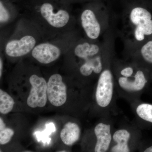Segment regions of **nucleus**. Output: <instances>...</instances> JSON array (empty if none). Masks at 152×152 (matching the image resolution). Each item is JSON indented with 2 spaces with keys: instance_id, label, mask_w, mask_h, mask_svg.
<instances>
[{
  "instance_id": "obj_22",
  "label": "nucleus",
  "mask_w": 152,
  "mask_h": 152,
  "mask_svg": "<svg viewBox=\"0 0 152 152\" xmlns=\"http://www.w3.org/2000/svg\"><path fill=\"white\" fill-rule=\"evenodd\" d=\"M135 37L137 40L141 42L145 39L146 36L138 28L136 27L135 31Z\"/></svg>"
},
{
  "instance_id": "obj_24",
  "label": "nucleus",
  "mask_w": 152,
  "mask_h": 152,
  "mask_svg": "<svg viewBox=\"0 0 152 152\" xmlns=\"http://www.w3.org/2000/svg\"><path fill=\"white\" fill-rule=\"evenodd\" d=\"M3 70V61L2 59L1 58L0 59V77H1L2 74Z\"/></svg>"
},
{
  "instance_id": "obj_11",
  "label": "nucleus",
  "mask_w": 152,
  "mask_h": 152,
  "mask_svg": "<svg viewBox=\"0 0 152 152\" xmlns=\"http://www.w3.org/2000/svg\"><path fill=\"white\" fill-rule=\"evenodd\" d=\"M131 134L126 129H120L117 131L113 135L114 141L116 142L111 149L113 152H129L130 151L128 142L130 138Z\"/></svg>"
},
{
  "instance_id": "obj_3",
  "label": "nucleus",
  "mask_w": 152,
  "mask_h": 152,
  "mask_svg": "<svg viewBox=\"0 0 152 152\" xmlns=\"http://www.w3.org/2000/svg\"><path fill=\"white\" fill-rule=\"evenodd\" d=\"M47 96L50 103L55 107H60L65 103L66 86L59 74H54L49 78L47 83Z\"/></svg>"
},
{
  "instance_id": "obj_25",
  "label": "nucleus",
  "mask_w": 152,
  "mask_h": 152,
  "mask_svg": "<svg viewBox=\"0 0 152 152\" xmlns=\"http://www.w3.org/2000/svg\"><path fill=\"white\" fill-rule=\"evenodd\" d=\"M144 151L145 152H152V145L147 148Z\"/></svg>"
},
{
  "instance_id": "obj_14",
  "label": "nucleus",
  "mask_w": 152,
  "mask_h": 152,
  "mask_svg": "<svg viewBox=\"0 0 152 152\" xmlns=\"http://www.w3.org/2000/svg\"><path fill=\"white\" fill-rule=\"evenodd\" d=\"M15 101L12 97L2 90H0V113L7 114L13 108Z\"/></svg>"
},
{
  "instance_id": "obj_6",
  "label": "nucleus",
  "mask_w": 152,
  "mask_h": 152,
  "mask_svg": "<svg viewBox=\"0 0 152 152\" xmlns=\"http://www.w3.org/2000/svg\"><path fill=\"white\" fill-rule=\"evenodd\" d=\"M33 57L39 62L48 64L58 58L61 50L58 47L53 44L44 43L38 45L33 49Z\"/></svg>"
},
{
  "instance_id": "obj_19",
  "label": "nucleus",
  "mask_w": 152,
  "mask_h": 152,
  "mask_svg": "<svg viewBox=\"0 0 152 152\" xmlns=\"http://www.w3.org/2000/svg\"><path fill=\"white\" fill-rule=\"evenodd\" d=\"M80 72L82 75L85 76L91 75L94 72L92 67L88 62L86 61L84 64L80 68Z\"/></svg>"
},
{
  "instance_id": "obj_23",
  "label": "nucleus",
  "mask_w": 152,
  "mask_h": 152,
  "mask_svg": "<svg viewBox=\"0 0 152 152\" xmlns=\"http://www.w3.org/2000/svg\"><path fill=\"white\" fill-rule=\"evenodd\" d=\"M46 131L48 133L49 135L52 132H54L56 131L55 125L53 123H50L46 125Z\"/></svg>"
},
{
  "instance_id": "obj_18",
  "label": "nucleus",
  "mask_w": 152,
  "mask_h": 152,
  "mask_svg": "<svg viewBox=\"0 0 152 152\" xmlns=\"http://www.w3.org/2000/svg\"><path fill=\"white\" fill-rule=\"evenodd\" d=\"M85 61H88L92 67L94 72L96 74H99L102 70V64L100 57L96 56L93 58H88Z\"/></svg>"
},
{
  "instance_id": "obj_16",
  "label": "nucleus",
  "mask_w": 152,
  "mask_h": 152,
  "mask_svg": "<svg viewBox=\"0 0 152 152\" xmlns=\"http://www.w3.org/2000/svg\"><path fill=\"white\" fill-rule=\"evenodd\" d=\"M15 134L13 130L7 128L1 118H0V144L5 145L10 142Z\"/></svg>"
},
{
  "instance_id": "obj_12",
  "label": "nucleus",
  "mask_w": 152,
  "mask_h": 152,
  "mask_svg": "<svg viewBox=\"0 0 152 152\" xmlns=\"http://www.w3.org/2000/svg\"><path fill=\"white\" fill-rule=\"evenodd\" d=\"M99 50V48L97 45L85 42L78 45L75 49V53L77 56L86 60L97 54Z\"/></svg>"
},
{
  "instance_id": "obj_21",
  "label": "nucleus",
  "mask_w": 152,
  "mask_h": 152,
  "mask_svg": "<svg viewBox=\"0 0 152 152\" xmlns=\"http://www.w3.org/2000/svg\"><path fill=\"white\" fill-rule=\"evenodd\" d=\"M134 72V70L131 67H127L125 68L121 71V75L125 77H129L133 75Z\"/></svg>"
},
{
  "instance_id": "obj_7",
  "label": "nucleus",
  "mask_w": 152,
  "mask_h": 152,
  "mask_svg": "<svg viewBox=\"0 0 152 152\" xmlns=\"http://www.w3.org/2000/svg\"><path fill=\"white\" fill-rule=\"evenodd\" d=\"M94 133L97 139L95 152H107L110 148L112 139L110 125L99 123L95 127Z\"/></svg>"
},
{
  "instance_id": "obj_9",
  "label": "nucleus",
  "mask_w": 152,
  "mask_h": 152,
  "mask_svg": "<svg viewBox=\"0 0 152 152\" xmlns=\"http://www.w3.org/2000/svg\"><path fill=\"white\" fill-rule=\"evenodd\" d=\"M148 83V80L145 73L141 70L137 72L134 80H130L124 77H121L118 80L120 87L129 91H139L143 89Z\"/></svg>"
},
{
  "instance_id": "obj_5",
  "label": "nucleus",
  "mask_w": 152,
  "mask_h": 152,
  "mask_svg": "<svg viewBox=\"0 0 152 152\" xmlns=\"http://www.w3.org/2000/svg\"><path fill=\"white\" fill-rule=\"evenodd\" d=\"M41 14L44 19L53 27L62 28L67 24L69 20V15L64 10H60L57 13L53 12V7L51 4L44 3L41 6Z\"/></svg>"
},
{
  "instance_id": "obj_26",
  "label": "nucleus",
  "mask_w": 152,
  "mask_h": 152,
  "mask_svg": "<svg viewBox=\"0 0 152 152\" xmlns=\"http://www.w3.org/2000/svg\"><path fill=\"white\" fill-rule=\"evenodd\" d=\"M60 152H66V151H60Z\"/></svg>"
},
{
  "instance_id": "obj_15",
  "label": "nucleus",
  "mask_w": 152,
  "mask_h": 152,
  "mask_svg": "<svg viewBox=\"0 0 152 152\" xmlns=\"http://www.w3.org/2000/svg\"><path fill=\"white\" fill-rule=\"evenodd\" d=\"M138 115L142 119L152 124V104L142 103L139 105L136 109Z\"/></svg>"
},
{
  "instance_id": "obj_2",
  "label": "nucleus",
  "mask_w": 152,
  "mask_h": 152,
  "mask_svg": "<svg viewBox=\"0 0 152 152\" xmlns=\"http://www.w3.org/2000/svg\"><path fill=\"white\" fill-rule=\"evenodd\" d=\"M113 76L109 70L101 73L98 80L96 92V102L101 107H106L110 103L114 91Z\"/></svg>"
},
{
  "instance_id": "obj_8",
  "label": "nucleus",
  "mask_w": 152,
  "mask_h": 152,
  "mask_svg": "<svg viewBox=\"0 0 152 152\" xmlns=\"http://www.w3.org/2000/svg\"><path fill=\"white\" fill-rule=\"evenodd\" d=\"M82 26L87 36L90 39H95L99 36L101 27L94 12L86 10L81 15Z\"/></svg>"
},
{
  "instance_id": "obj_17",
  "label": "nucleus",
  "mask_w": 152,
  "mask_h": 152,
  "mask_svg": "<svg viewBox=\"0 0 152 152\" xmlns=\"http://www.w3.org/2000/svg\"><path fill=\"white\" fill-rule=\"evenodd\" d=\"M141 54L144 61L152 68V39L147 42L142 47Z\"/></svg>"
},
{
  "instance_id": "obj_10",
  "label": "nucleus",
  "mask_w": 152,
  "mask_h": 152,
  "mask_svg": "<svg viewBox=\"0 0 152 152\" xmlns=\"http://www.w3.org/2000/svg\"><path fill=\"white\" fill-rule=\"evenodd\" d=\"M80 136V129L77 124L68 122L65 125L61 132L60 137L64 144L72 145L77 142Z\"/></svg>"
},
{
  "instance_id": "obj_20",
  "label": "nucleus",
  "mask_w": 152,
  "mask_h": 152,
  "mask_svg": "<svg viewBox=\"0 0 152 152\" xmlns=\"http://www.w3.org/2000/svg\"><path fill=\"white\" fill-rule=\"evenodd\" d=\"M10 14L3 5V3L0 2V21L1 23H5L10 19Z\"/></svg>"
},
{
  "instance_id": "obj_4",
  "label": "nucleus",
  "mask_w": 152,
  "mask_h": 152,
  "mask_svg": "<svg viewBox=\"0 0 152 152\" xmlns=\"http://www.w3.org/2000/svg\"><path fill=\"white\" fill-rule=\"evenodd\" d=\"M36 41L31 36H25L19 40H13L6 45V54L11 57H19L27 54L35 46Z\"/></svg>"
},
{
  "instance_id": "obj_13",
  "label": "nucleus",
  "mask_w": 152,
  "mask_h": 152,
  "mask_svg": "<svg viewBox=\"0 0 152 152\" xmlns=\"http://www.w3.org/2000/svg\"><path fill=\"white\" fill-rule=\"evenodd\" d=\"M130 19L132 23L137 26L152 20V15L147 9L139 7L132 11Z\"/></svg>"
},
{
  "instance_id": "obj_1",
  "label": "nucleus",
  "mask_w": 152,
  "mask_h": 152,
  "mask_svg": "<svg viewBox=\"0 0 152 152\" xmlns=\"http://www.w3.org/2000/svg\"><path fill=\"white\" fill-rule=\"evenodd\" d=\"M31 88L27 99L28 105L31 108L43 107L48 100L47 83L44 78L34 75L29 79Z\"/></svg>"
}]
</instances>
